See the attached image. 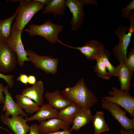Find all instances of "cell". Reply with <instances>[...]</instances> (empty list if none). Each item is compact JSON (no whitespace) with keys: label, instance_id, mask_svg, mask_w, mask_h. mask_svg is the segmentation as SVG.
<instances>
[{"label":"cell","instance_id":"obj_33","mask_svg":"<svg viewBox=\"0 0 134 134\" xmlns=\"http://www.w3.org/2000/svg\"><path fill=\"white\" fill-rule=\"evenodd\" d=\"M36 81V79L34 75H30L28 76V83L29 84L33 85Z\"/></svg>","mask_w":134,"mask_h":134},{"label":"cell","instance_id":"obj_17","mask_svg":"<svg viewBox=\"0 0 134 134\" xmlns=\"http://www.w3.org/2000/svg\"><path fill=\"white\" fill-rule=\"evenodd\" d=\"M58 110L53 108L49 103H45L41 107H39L35 114L26 118L25 119L27 122L36 120L40 122L47 119L58 118Z\"/></svg>","mask_w":134,"mask_h":134},{"label":"cell","instance_id":"obj_24","mask_svg":"<svg viewBox=\"0 0 134 134\" xmlns=\"http://www.w3.org/2000/svg\"><path fill=\"white\" fill-rule=\"evenodd\" d=\"M18 13L17 10L14 14L10 17L0 20V33L1 39L6 42L11 32V25Z\"/></svg>","mask_w":134,"mask_h":134},{"label":"cell","instance_id":"obj_10","mask_svg":"<svg viewBox=\"0 0 134 134\" xmlns=\"http://www.w3.org/2000/svg\"><path fill=\"white\" fill-rule=\"evenodd\" d=\"M17 63L16 54L0 39V72L7 73L13 71Z\"/></svg>","mask_w":134,"mask_h":134},{"label":"cell","instance_id":"obj_16","mask_svg":"<svg viewBox=\"0 0 134 134\" xmlns=\"http://www.w3.org/2000/svg\"><path fill=\"white\" fill-rule=\"evenodd\" d=\"M44 92L43 82L39 80L32 86L23 90L21 94L34 100L39 106H41L43 103Z\"/></svg>","mask_w":134,"mask_h":134},{"label":"cell","instance_id":"obj_5","mask_svg":"<svg viewBox=\"0 0 134 134\" xmlns=\"http://www.w3.org/2000/svg\"><path fill=\"white\" fill-rule=\"evenodd\" d=\"M66 5L72 15L70 24L71 30L75 31L82 26L85 16L83 6L85 4L98 5L96 0H66Z\"/></svg>","mask_w":134,"mask_h":134},{"label":"cell","instance_id":"obj_9","mask_svg":"<svg viewBox=\"0 0 134 134\" xmlns=\"http://www.w3.org/2000/svg\"><path fill=\"white\" fill-rule=\"evenodd\" d=\"M101 107L109 111L115 119L120 123L122 128L126 130H133L134 128V118L131 119L126 116L127 112L115 103L102 100Z\"/></svg>","mask_w":134,"mask_h":134},{"label":"cell","instance_id":"obj_20","mask_svg":"<svg viewBox=\"0 0 134 134\" xmlns=\"http://www.w3.org/2000/svg\"><path fill=\"white\" fill-rule=\"evenodd\" d=\"M66 7V0H50L44 7L42 13H51L54 17L62 16L65 14Z\"/></svg>","mask_w":134,"mask_h":134},{"label":"cell","instance_id":"obj_3","mask_svg":"<svg viewBox=\"0 0 134 134\" xmlns=\"http://www.w3.org/2000/svg\"><path fill=\"white\" fill-rule=\"evenodd\" d=\"M10 1L20 2L16 9L17 14L12 27L15 30L22 31L35 14L45 6L38 0H14Z\"/></svg>","mask_w":134,"mask_h":134},{"label":"cell","instance_id":"obj_8","mask_svg":"<svg viewBox=\"0 0 134 134\" xmlns=\"http://www.w3.org/2000/svg\"><path fill=\"white\" fill-rule=\"evenodd\" d=\"M22 32L15 30L11 27V33L6 41L8 47L16 54L17 63L20 66H23L25 62H30L21 39Z\"/></svg>","mask_w":134,"mask_h":134},{"label":"cell","instance_id":"obj_2","mask_svg":"<svg viewBox=\"0 0 134 134\" xmlns=\"http://www.w3.org/2000/svg\"><path fill=\"white\" fill-rule=\"evenodd\" d=\"M128 19L130 20L129 28L123 25H118L114 31V33L119 39L117 45L112 49L113 55L119 63L124 62L127 57V49L131 38L134 32V13L132 11Z\"/></svg>","mask_w":134,"mask_h":134},{"label":"cell","instance_id":"obj_19","mask_svg":"<svg viewBox=\"0 0 134 134\" xmlns=\"http://www.w3.org/2000/svg\"><path fill=\"white\" fill-rule=\"evenodd\" d=\"M117 66V77L121 84L122 91L129 92L130 83L133 76V72L127 68L124 62L120 63Z\"/></svg>","mask_w":134,"mask_h":134},{"label":"cell","instance_id":"obj_30","mask_svg":"<svg viewBox=\"0 0 134 134\" xmlns=\"http://www.w3.org/2000/svg\"><path fill=\"white\" fill-rule=\"evenodd\" d=\"M28 76L24 74L21 73L16 79L17 81L20 82L23 84L27 85L28 83Z\"/></svg>","mask_w":134,"mask_h":134},{"label":"cell","instance_id":"obj_28","mask_svg":"<svg viewBox=\"0 0 134 134\" xmlns=\"http://www.w3.org/2000/svg\"><path fill=\"white\" fill-rule=\"evenodd\" d=\"M134 9V0H133L124 8L121 9V13L123 18L128 19L132 10Z\"/></svg>","mask_w":134,"mask_h":134},{"label":"cell","instance_id":"obj_18","mask_svg":"<svg viewBox=\"0 0 134 134\" xmlns=\"http://www.w3.org/2000/svg\"><path fill=\"white\" fill-rule=\"evenodd\" d=\"M92 116L90 109L81 108L75 116L72 127L69 129L71 132L75 130L78 131L82 127L89 123Z\"/></svg>","mask_w":134,"mask_h":134},{"label":"cell","instance_id":"obj_1","mask_svg":"<svg viewBox=\"0 0 134 134\" xmlns=\"http://www.w3.org/2000/svg\"><path fill=\"white\" fill-rule=\"evenodd\" d=\"M61 92L81 108L90 109L98 101V98L86 86L83 77L74 86L67 87Z\"/></svg>","mask_w":134,"mask_h":134},{"label":"cell","instance_id":"obj_31","mask_svg":"<svg viewBox=\"0 0 134 134\" xmlns=\"http://www.w3.org/2000/svg\"><path fill=\"white\" fill-rule=\"evenodd\" d=\"M28 134H40L38 129V125L36 124L32 125L30 127Z\"/></svg>","mask_w":134,"mask_h":134},{"label":"cell","instance_id":"obj_25","mask_svg":"<svg viewBox=\"0 0 134 134\" xmlns=\"http://www.w3.org/2000/svg\"><path fill=\"white\" fill-rule=\"evenodd\" d=\"M101 55L96 60V64L94 66V70L99 77L103 79L108 80L110 79L111 76L103 62Z\"/></svg>","mask_w":134,"mask_h":134},{"label":"cell","instance_id":"obj_7","mask_svg":"<svg viewBox=\"0 0 134 134\" xmlns=\"http://www.w3.org/2000/svg\"><path fill=\"white\" fill-rule=\"evenodd\" d=\"M26 51L29 61L36 68L41 69L47 74L55 75L57 73L58 59L51 56L39 55L30 49Z\"/></svg>","mask_w":134,"mask_h":134},{"label":"cell","instance_id":"obj_38","mask_svg":"<svg viewBox=\"0 0 134 134\" xmlns=\"http://www.w3.org/2000/svg\"><path fill=\"white\" fill-rule=\"evenodd\" d=\"M0 129H3V128H2V127H0Z\"/></svg>","mask_w":134,"mask_h":134},{"label":"cell","instance_id":"obj_35","mask_svg":"<svg viewBox=\"0 0 134 134\" xmlns=\"http://www.w3.org/2000/svg\"><path fill=\"white\" fill-rule=\"evenodd\" d=\"M120 134H134V130H127L122 128L121 129Z\"/></svg>","mask_w":134,"mask_h":134},{"label":"cell","instance_id":"obj_23","mask_svg":"<svg viewBox=\"0 0 134 134\" xmlns=\"http://www.w3.org/2000/svg\"><path fill=\"white\" fill-rule=\"evenodd\" d=\"M104 113L102 111H98L96 114L92 116L91 121L94 129V134H100L110 130L104 119Z\"/></svg>","mask_w":134,"mask_h":134},{"label":"cell","instance_id":"obj_13","mask_svg":"<svg viewBox=\"0 0 134 134\" xmlns=\"http://www.w3.org/2000/svg\"><path fill=\"white\" fill-rule=\"evenodd\" d=\"M3 93L5 96L2 111L5 112L4 115L7 117L10 115L12 116L21 115L26 118L27 117V115L23 109L14 100L9 91L7 85L5 86Z\"/></svg>","mask_w":134,"mask_h":134},{"label":"cell","instance_id":"obj_21","mask_svg":"<svg viewBox=\"0 0 134 134\" xmlns=\"http://www.w3.org/2000/svg\"><path fill=\"white\" fill-rule=\"evenodd\" d=\"M81 108L74 102L58 112V118L64 121L69 126L72 125L74 118Z\"/></svg>","mask_w":134,"mask_h":134},{"label":"cell","instance_id":"obj_29","mask_svg":"<svg viewBox=\"0 0 134 134\" xmlns=\"http://www.w3.org/2000/svg\"><path fill=\"white\" fill-rule=\"evenodd\" d=\"M13 78L14 76L12 75H5L0 72V78L3 79L7 83L8 86L10 88H12L14 85Z\"/></svg>","mask_w":134,"mask_h":134},{"label":"cell","instance_id":"obj_36","mask_svg":"<svg viewBox=\"0 0 134 134\" xmlns=\"http://www.w3.org/2000/svg\"><path fill=\"white\" fill-rule=\"evenodd\" d=\"M38 0L45 6L49 3L50 0Z\"/></svg>","mask_w":134,"mask_h":134},{"label":"cell","instance_id":"obj_34","mask_svg":"<svg viewBox=\"0 0 134 134\" xmlns=\"http://www.w3.org/2000/svg\"><path fill=\"white\" fill-rule=\"evenodd\" d=\"M73 134L70 132L69 130L68 131L63 130L62 131H56L54 132L43 134Z\"/></svg>","mask_w":134,"mask_h":134},{"label":"cell","instance_id":"obj_14","mask_svg":"<svg viewBox=\"0 0 134 134\" xmlns=\"http://www.w3.org/2000/svg\"><path fill=\"white\" fill-rule=\"evenodd\" d=\"M69 127L64 121L58 118L41 122L38 125L40 134L54 132L61 129L64 131H68Z\"/></svg>","mask_w":134,"mask_h":134},{"label":"cell","instance_id":"obj_27","mask_svg":"<svg viewBox=\"0 0 134 134\" xmlns=\"http://www.w3.org/2000/svg\"><path fill=\"white\" fill-rule=\"evenodd\" d=\"M124 62L128 69L134 72V48H131V50Z\"/></svg>","mask_w":134,"mask_h":134},{"label":"cell","instance_id":"obj_26","mask_svg":"<svg viewBox=\"0 0 134 134\" xmlns=\"http://www.w3.org/2000/svg\"><path fill=\"white\" fill-rule=\"evenodd\" d=\"M109 52L105 49H104L102 53V57L107 71L111 77L112 76L117 77V66L113 65L109 61Z\"/></svg>","mask_w":134,"mask_h":134},{"label":"cell","instance_id":"obj_12","mask_svg":"<svg viewBox=\"0 0 134 134\" xmlns=\"http://www.w3.org/2000/svg\"><path fill=\"white\" fill-rule=\"evenodd\" d=\"M7 117L4 115L0 116L2 124L7 126L14 134H27L30 128L25 119L21 115Z\"/></svg>","mask_w":134,"mask_h":134},{"label":"cell","instance_id":"obj_4","mask_svg":"<svg viewBox=\"0 0 134 134\" xmlns=\"http://www.w3.org/2000/svg\"><path fill=\"white\" fill-rule=\"evenodd\" d=\"M62 25L55 24L48 19L40 25L30 24L27 29L24 31L26 32L31 36L34 35L41 36L50 43L55 44L59 42V34L64 30Z\"/></svg>","mask_w":134,"mask_h":134},{"label":"cell","instance_id":"obj_39","mask_svg":"<svg viewBox=\"0 0 134 134\" xmlns=\"http://www.w3.org/2000/svg\"><path fill=\"white\" fill-rule=\"evenodd\" d=\"M0 39H1V37H0Z\"/></svg>","mask_w":134,"mask_h":134},{"label":"cell","instance_id":"obj_32","mask_svg":"<svg viewBox=\"0 0 134 134\" xmlns=\"http://www.w3.org/2000/svg\"><path fill=\"white\" fill-rule=\"evenodd\" d=\"M5 87L1 83H0V104H3L4 101V97L3 93Z\"/></svg>","mask_w":134,"mask_h":134},{"label":"cell","instance_id":"obj_22","mask_svg":"<svg viewBox=\"0 0 134 134\" xmlns=\"http://www.w3.org/2000/svg\"><path fill=\"white\" fill-rule=\"evenodd\" d=\"M15 97L16 103L28 114H33L37 111L39 107L34 101L22 94L16 95Z\"/></svg>","mask_w":134,"mask_h":134},{"label":"cell","instance_id":"obj_37","mask_svg":"<svg viewBox=\"0 0 134 134\" xmlns=\"http://www.w3.org/2000/svg\"><path fill=\"white\" fill-rule=\"evenodd\" d=\"M8 132L9 133V134H14L13 133H11L10 132H9L8 131Z\"/></svg>","mask_w":134,"mask_h":134},{"label":"cell","instance_id":"obj_15","mask_svg":"<svg viewBox=\"0 0 134 134\" xmlns=\"http://www.w3.org/2000/svg\"><path fill=\"white\" fill-rule=\"evenodd\" d=\"M44 96L48 103L54 108L60 110L73 102L58 89L53 92H46Z\"/></svg>","mask_w":134,"mask_h":134},{"label":"cell","instance_id":"obj_6","mask_svg":"<svg viewBox=\"0 0 134 134\" xmlns=\"http://www.w3.org/2000/svg\"><path fill=\"white\" fill-rule=\"evenodd\" d=\"M110 96H104L102 100L115 103L124 108L134 118V98L127 92L113 86L108 93Z\"/></svg>","mask_w":134,"mask_h":134},{"label":"cell","instance_id":"obj_11","mask_svg":"<svg viewBox=\"0 0 134 134\" xmlns=\"http://www.w3.org/2000/svg\"><path fill=\"white\" fill-rule=\"evenodd\" d=\"M62 45L68 48L78 50L87 59L93 61L100 56L104 48L103 44L99 41L95 40H91L87 41L84 45L75 47L66 44L60 40L59 42Z\"/></svg>","mask_w":134,"mask_h":134}]
</instances>
